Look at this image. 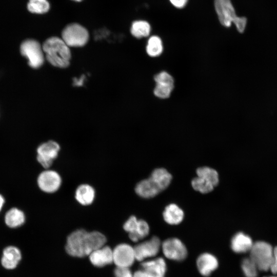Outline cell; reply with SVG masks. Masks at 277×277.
Segmentation results:
<instances>
[{
  "label": "cell",
  "instance_id": "cell-26",
  "mask_svg": "<svg viewBox=\"0 0 277 277\" xmlns=\"http://www.w3.org/2000/svg\"><path fill=\"white\" fill-rule=\"evenodd\" d=\"M149 233L148 224L144 220H138L136 231L134 234H129L131 241L137 242L146 237Z\"/></svg>",
  "mask_w": 277,
  "mask_h": 277
},
{
  "label": "cell",
  "instance_id": "cell-24",
  "mask_svg": "<svg viewBox=\"0 0 277 277\" xmlns=\"http://www.w3.org/2000/svg\"><path fill=\"white\" fill-rule=\"evenodd\" d=\"M163 47L161 39L157 36H151L148 41L146 51L152 57L160 55L163 52Z\"/></svg>",
  "mask_w": 277,
  "mask_h": 277
},
{
  "label": "cell",
  "instance_id": "cell-34",
  "mask_svg": "<svg viewBox=\"0 0 277 277\" xmlns=\"http://www.w3.org/2000/svg\"><path fill=\"white\" fill-rule=\"evenodd\" d=\"M171 4L175 7L181 9L187 4L188 0H169Z\"/></svg>",
  "mask_w": 277,
  "mask_h": 277
},
{
  "label": "cell",
  "instance_id": "cell-33",
  "mask_svg": "<svg viewBox=\"0 0 277 277\" xmlns=\"http://www.w3.org/2000/svg\"><path fill=\"white\" fill-rule=\"evenodd\" d=\"M133 277H159L150 273L140 269L133 273Z\"/></svg>",
  "mask_w": 277,
  "mask_h": 277
},
{
  "label": "cell",
  "instance_id": "cell-30",
  "mask_svg": "<svg viewBox=\"0 0 277 277\" xmlns=\"http://www.w3.org/2000/svg\"><path fill=\"white\" fill-rule=\"evenodd\" d=\"M137 222L138 219L135 216H130L125 222L123 225L124 229L128 232L129 234L134 233L136 229Z\"/></svg>",
  "mask_w": 277,
  "mask_h": 277
},
{
  "label": "cell",
  "instance_id": "cell-32",
  "mask_svg": "<svg viewBox=\"0 0 277 277\" xmlns=\"http://www.w3.org/2000/svg\"><path fill=\"white\" fill-rule=\"evenodd\" d=\"M270 269L273 274H277V246L273 249V261Z\"/></svg>",
  "mask_w": 277,
  "mask_h": 277
},
{
  "label": "cell",
  "instance_id": "cell-28",
  "mask_svg": "<svg viewBox=\"0 0 277 277\" xmlns=\"http://www.w3.org/2000/svg\"><path fill=\"white\" fill-rule=\"evenodd\" d=\"M174 88V86L156 84L154 90V95L161 98H168Z\"/></svg>",
  "mask_w": 277,
  "mask_h": 277
},
{
  "label": "cell",
  "instance_id": "cell-4",
  "mask_svg": "<svg viewBox=\"0 0 277 277\" xmlns=\"http://www.w3.org/2000/svg\"><path fill=\"white\" fill-rule=\"evenodd\" d=\"M197 176L191 181L192 188L202 193H208L212 191L219 182L217 172L214 169L201 167L197 169Z\"/></svg>",
  "mask_w": 277,
  "mask_h": 277
},
{
  "label": "cell",
  "instance_id": "cell-12",
  "mask_svg": "<svg viewBox=\"0 0 277 277\" xmlns=\"http://www.w3.org/2000/svg\"><path fill=\"white\" fill-rule=\"evenodd\" d=\"M112 251L113 262L116 267L129 268L135 260L134 248L128 244H120Z\"/></svg>",
  "mask_w": 277,
  "mask_h": 277
},
{
  "label": "cell",
  "instance_id": "cell-19",
  "mask_svg": "<svg viewBox=\"0 0 277 277\" xmlns=\"http://www.w3.org/2000/svg\"><path fill=\"white\" fill-rule=\"evenodd\" d=\"M21 259L20 250L14 246L6 247L3 251L2 264L6 269L15 268Z\"/></svg>",
  "mask_w": 277,
  "mask_h": 277
},
{
  "label": "cell",
  "instance_id": "cell-15",
  "mask_svg": "<svg viewBox=\"0 0 277 277\" xmlns=\"http://www.w3.org/2000/svg\"><path fill=\"white\" fill-rule=\"evenodd\" d=\"M135 192L137 195L144 199L155 196L161 192L156 184L150 178L140 181L135 186Z\"/></svg>",
  "mask_w": 277,
  "mask_h": 277
},
{
  "label": "cell",
  "instance_id": "cell-8",
  "mask_svg": "<svg viewBox=\"0 0 277 277\" xmlns=\"http://www.w3.org/2000/svg\"><path fill=\"white\" fill-rule=\"evenodd\" d=\"M161 249L165 256L171 260L182 261L187 256L186 246L177 238H169L164 241L161 244Z\"/></svg>",
  "mask_w": 277,
  "mask_h": 277
},
{
  "label": "cell",
  "instance_id": "cell-16",
  "mask_svg": "<svg viewBox=\"0 0 277 277\" xmlns=\"http://www.w3.org/2000/svg\"><path fill=\"white\" fill-rule=\"evenodd\" d=\"M253 244L252 240L248 235L240 232L232 237L230 246L234 252L242 253L250 251Z\"/></svg>",
  "mask_w": 277,
  "mask_h": 277
},
{
  "label": "cell",
  "instance_id": "cell-11",
  "mask_svg": "<svg viewBox=\"0 0 277 277\" xmlns=\"http://www.w3.org/2000/svg\"><path fill=\"white\" fill-rule=\"evenodd\" d=\"M62 178L56 171L46 170L38 175L37 184L44 192L52 193L57 191L62 185Z\"/></svg>",
  "mask_w": 277,
  "mask_h": 277
},
{
  "label": "cell",
  "instance_id": "cell-7",
  "mask_svg": "<svg viewBox=\"0 0 277 277\" xmlns=\"http://www.w3.org/2000/svg\"><path fill=\"white\" fill-rule=\"evenodd\" d=\"M21 54L28 61L29 65L33 68H38L44 61L42 47L38 42L34 39H27L21 45Z\"/></svg>",
  "mask_w": 277,
  "mask_h": 277
},
{
  "label": "cell",
  "instance_id": "cell-35",
  "mask_svg": "<svg viewBox=\"0 0 277 277\" xmlns=\"http://www.w3.org/2000/svg\"><path fill=\"white\" fill-rule=\"evenodd\" d=\"M84 76H82L80 78L76 79L74 78L73 81V84L74 86H82L83 84L84 80Z\"/></svg>",
  "mask_w": 277,
  "mask_h": 277
},
{
  "label": "cell",
  "instance_id": "cell-37",
  "mask_svg": "<svg viewBox=\"0 0 277 277\" xmlns=\"http://www.w3.org/2000/svg\"><path fill=\"white\" fill-rule=\"evenodd\" d=\"M72 1H75V2H81L82 0H72Z\"/></svg>",
  "mask_w": 277,
  "mask_h": 277
},
{
  "label": "cell",
  "instance_id": "cell-2",
  "mask_svg": "<svg viewBox=\"0 0 277 277\" xmlns=\"http://www.w3.org/2000/svg\"><path fill=\"white\" fill-rule=\"evenodd\" d=\"M42 49L47 61L53 66L65 68L69 66L71 53L69 47L58 37H51L44 43Z\"/></svg>",
  "mask_w": 277,
  "mask_h": 277
},
{
  "label": "cell",
  "instance_id": "cell-17",
  "mask_svg": "<svg viewBox=\"0 0 277 277\" xmlns=\"http://www.w3.org/2000/svg\"><path fill=\"white\" fill-rule=\"evenodd\" d=\"M95 196V190L89 184H81L75 190V200L81 205L86 206L91 205L93 202Z\"/></svg>",
  "mask_w": 277,
  "mask_h": 277
},
{
  "label": "cell",
  "instance_id": "cell-21",
  "mask_svg": "<svg viewBox=\"0 0 277 277\" xmlns=\"http://www.w3.org/2000/svg\"><path fill=\"white\" fill-rule=\"evenodd\" d=\"M149 177L156 184L161 191L169 186L172 180L171 174L163 168L155 169Z\"/></svg>",
  "mask_w": 277,
  "mask_h": 277
},
{
  "label": "cell",
  "instance_id": "cell-31",
  "mask_svg": "<svg viewBox=\"0 0 277 277\" xmlns=\"http://www.w3.org/2000/svg\"><path fill=\"white\" fill-rule=\"evenodd\" d=\"M114 275L115 277H133V274L128 267H116Z\"/></svg>",
  "mask_w": 277,
  "mask_h": 277
},
{
  "label": "cell",
  "instance_id": "cell-23",
  "mask_svg": "<svg viewBox=\"0 0 277 277\" xmlns=\"http://www.w3.org/2000/svg\"><path fill=\"white\" fill-rule=\"evenodd\" d=\"M150 31L151 26L149 23L142 20L134 21L131 27L132 35L138 38L148 36Z\"/></svg>",
  "mask_w": 277,
  "mask_h": 277
},
{
  "label": "cell",
  "instance_id": "cell-18",
  "mask_svg": "<svg viewBox=\"0 0 277 277\" xmlns=\"http://www.w3.org/2000/svg\"><path fill=\"white\" fill-rule=\"evenodd\" d=\"M141 268V269L159 277H164L167 269L166 263L162 258L143 262Z\"/></svg>",
  "mask_w": 277,
  "mask_h": 277
},
{
  "label": "cell",
  "instance_id": "cell-3",
  "mask_svg": "<svg viewBox=\"0 0 277 277\" xmlns=\"http://www.w3.org/2000/svg\"><path fill=\"white\" fill-rule=\"evenodd\" d=\"M214 7L219 21L223 26L229 27L233 23L239 32L244 31L247 19L236 15L231 0H214Z\"/></svg>",
  "mask_w": 277,
  "mask_h": 277
},
{
  "label": "cell",
  "instance_id": "cell-22",
  "mask_svg": "<svg viewBox=\"0 0 277 277\" xmlns=\"http://www.w3.org/2000/svg\"><path fill=\"white\" fill-rule=\"evenodd\" d=\"M5 223L11 228H15L22 225L25 222L24 213L16 208L9 210L5 215Z\"/></svg>",
  "mask_w": 277,
  "mask_h": 277
},
{
  "label": "cell",
  "instance_id": "cell-25",
  "mask_svg": "<svg viewBox=\"0 0 277 277\" xmlns=\"http://www.w3.org/2000/svg\"><path fill=\"white\" fill-rule=\"evenodd\" d=\"M27 8L31 13L43 14L48 11L50 4L47 0H29Z\"/></svg>",
  "mask_w": 277,
  "mask_h": 277
},
{
  "label": "cell",
  "instance_id": "cell-27",
  "mask_svg": "<svg viewBox=\"0 0 277 277\" xmlns=\"http://www.w3.org/2000/svg\"><path fill=\"white\" fill-rule=\"evenodd\" d=\"M241 267L245 277L257 276L258 268L250 258H245L243 260Z\"/></svg>",
  "mask_w": 277,
  "mask_h": 277
},
{
  "label": "cell",
  "instance_id": "cell-1",
  "mask_svg": "<svg viewBox=\"0 0 277 277\" xmlns=\"http://www.w3.org/2000/svg\"><path fill=\"white\" fill-rule=\"evenodd\" d=\"M106 242V237L100 232L77 229L68 236L66 250L71 256L84 257L104 246Z\"/></svg>",
  "mask_w": 277,
  "mask_h": 277
},
{
  "label": "cell",
  "instance_id": "cell-10",
  "mask_svg": "<svg viewBox=\"0 0 277 277\" xmlns=\"http://www.w3.org/2000/svg\"><path fill=\"white\" fill-rule=\"evenodd\" d=\"M161 244L160 240L155 236L138 244L133 248L135 260L142 261L156 255L161 248Z\"/></svg>",
  "mask_w": 277,
  "mask_h": 277
},
{
  "label": "cell",
  "instance_id": "cell-13",
  "mask_svg": "<svg viewBox=\"0 0 277 277\" xmlns=\"http://www.w3.org/2000/svg\"><path fill=\"white\" fill-rule=\"evenodd\" d=\"M217 259L209 253H204L197 259L196 266L199 272L204 276H208L218 267Z\"/></svg>",
  "mask_w": 277,
  "mask_h": 277
},
{
  "label": "cell",
  "instance_id": "cell-5",
  "mask_svg": "<svg viewBox=\"0 0 277 277\" xmlns=\"http://www.w3.org/2000/svg\"><path fill=\"white\" fill-rule=\"evenodd\" d=\"M250 258L254 263L258 269L267 271L273 261V249L271 245L264 241L254 243L250 250Z\"/></svg>",
  "mask_w": 277,
  "mask_h": 277
},
{
  "label": "cell",
  "instance_id": "cell-14",
  "mask_svg": "<svg viewBox=\"0 0 277 277\" xmlns=\"http://www.w3.org/2000/svg\"><path fill=\"white\" fill-rule=\"evenodd\" d=\"M91 263L96 267H103L113 262V251L108 246H103L89 254Z\"/></svg>",
  "mask_w": 277,
  "mask_h": 277
},
{
  "label": "cell",
  "instance_id": "cell-6",
  "mask_svg": "<svg viewBox=\"0 0 277 277\" xmlns=\"http://www.w3.org/2000/svg\"><path fill=\"white\" fill-rule=\"evenodd\" d=\"M62 39L68 47H82L88 42L89 33L84 27L76 23L67 26L63 30Z\"/></svg>",
  "mask_w": 277,
  "mask_h": 277
},
{
  "label": "cell",
  "instance_id": "cell-20",
  "mask_svg": "<svg viewBox=\"0 0 277 277\" xmlns=\"http://www.w3.org/2000/svg\"><path fill=\"white\" fill-rule=\"evenodd\" d=\"M164 221L170 225H177L184 219V213L183 210L175 204L167 205L163 212Z\"/></svg>",
  "mask_w": 277,
  "mask_h": 277
},
{
  "label": "cell",
  "instance_id": "cell-29",
  "mask_svg": "<svg viewBox=\"0 0 277 277\" xmlns=\"http://www.w3.org/2000/svg\"><path fill=\"white\" fill-rule=\"evenodd\" d=\"M156 84L174 86L173 77L169 73L163 71L159 73L154 76Z\"/></svg>",
  "mask_w": 277,
  "mask_h": 277
},
{
  "label": "cell",
  "instance_id": "cell-36",
  "mask_svg": "<svg viewBox=\"0 0 277 277\" xmlns=\"http://www.w3.org/2000/svg\"><path fill=\"white\" fill-rule=\"evenodd\" d=\"M4 203V199L3 197L0 195V211L1 210V209L2 208V207Z\"/></svg>",
  "mask_w": 277,
  "mask_h": 277
},
{
  "label": "cell",
  "instance_id": "cell-9",
  "mask_svg": "<svg viewBox=\"0 0 277 277\" xmlns=\"http://www.w3.org/2000/svg\"><path fill=\"white\" fill-rule=\"evenodd\" d=\"M60 149V145L53 141H49L42 144L37 149V160L38 163L44 168H49L57 157Z\"/></svg>",
  "mask_w": 277,
  "mask_h": 277
},
{
  "label": "cell",
  "instance_id": "cell-38",
  "mask_svg": "<svg viewBox=\"0 0 277 277\" xmlns=\"http://www.w3.org/2000/svg\"><path fill=\"white\" fill-rule=\"evenodd\" d=\"M264 277H277V276H264Z\"/></svg>",
  "mask_w": 277,
  "mask_h": 277
}]
</instances>
